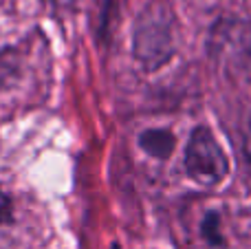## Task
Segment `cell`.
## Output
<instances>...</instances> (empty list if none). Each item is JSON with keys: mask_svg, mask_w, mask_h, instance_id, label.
<instances>
[{"mask_svg": "<svg viewBox=\"0 0 251 249\" xmlns=\"http://www.w3.org/2000/svg\"><path fill=\"white\" fill-rule=\"evenodd\" d=\"M132 51L143 71L165 66L176 53V16L163 0L148 4L139 13L132 31Z\"/></svg>", "mask_w": 251, "mask_h": 249, "instance_id": "6da1fadb", "label": "cell"}, {"mask_svg": "<svg viewBox=\"0 0 251 249\" xmlns=\"http://www.w3.org/2000/svg\"><path fill=\"white\" fill-rule=\"evenodd\" d=\"M110 249H122V247H119V245H117V243H115V245H113V247H110Z\"/></svg>", "mask_w": 251, "mask_h": 249, "instance_id": "9c48e42d", "label": "cell"}, {"mask_svg": "<svg viewBox=\"0 0 251 249\" xmlns=\"http://www.w3.org/2000/svg\"><path fill=\"white\" fill-rule=\"evenodd\" d=\"M73 0H53V4H71Z\"/></svg>", "mask_w": 251, "mask_h": 249, "instance_id": "ba28073f", "label": "cell"}, {"mask_svg": "<svg viewBox=\"0 0 251 249\" xmlns=\"http://www.w3.org/2000/svg\"><path fill=\"white\" fill-rule=\"evenodd\" d=\"M183 166L187 176L203 188H216L229 174V159L207 126H196L192 130L183 154Z\"/></svg>", "mask_w": 251, "mask_h": 249, "instance_id": "7a4b0ae2", "label": "cell"}, {"mask_svg": "<svg viewBox=\"0 0 251 249\" xmlns=\"http://www.w3.org/2000/svg\"><path fill=\"white\" fill-rule=\"evenodd\" d=\"M243 154H245V159L251 163V124L247 126L245 137H243Z\"/></svg>", "mask_w": 251, "mask_h": 249, "instance_id": "52a82bcc", "label": "cell"}, {"mask_svg": "<svg viewBox=\"0 0 251 249\" xmlns=\"http://www.w3.org/2000/svg\"><path fill=\"white\" fill-rule=\"evenodd\" d=\"M201 236L209 247H225V234H223V219L216 210L207 212L201 221Z\"/></svg>", "mask_w": 251, "mask_h": 249, "instance_id": "5b68a950", "label": "cell"}, {"mask_svg": "<svg viewBox=\"0 0 251 249\" xmlns=\"http://www.w3.org/2000/svg\"><path fill=\"white\" fill-rule=\"evenodd\" d=\"M9 221H11V203H9V199L0 190V225L9 223Z\"/></svg>", "mask_w": 251, "mask_h": 249, "instance_id": "8992f818", "label": "cell"}, {"mask_svg": "<svg viewBox=\"0 0 251 249\" xmlns=\"http://www.w3.org/2000/svg\"><path fill=\"white\" fill-rule=\"evenodd\" d=\"M209 55L229 66L247 64L251 57V22L245 18H218L209 29Z\"/></svg>", "mask_w": 251, "mask_h": 249, "instance_id": "3957f363", "label": "cell"}, {"mask_svg": "<svg viewBox=\"0 0 251 249\" xmlns=\"http://www.w3.org/2000/svg\"><path fill=\"white\" fill-rule=\"evenodd\" d=\"M139 148L152 159H168L176 148V137L165 128H148L139 135Z\"/></svg>", "mask_w": 251, "mask_h": 249, "instance_id": "277c9868", "label": "cell"}]
</instances>
